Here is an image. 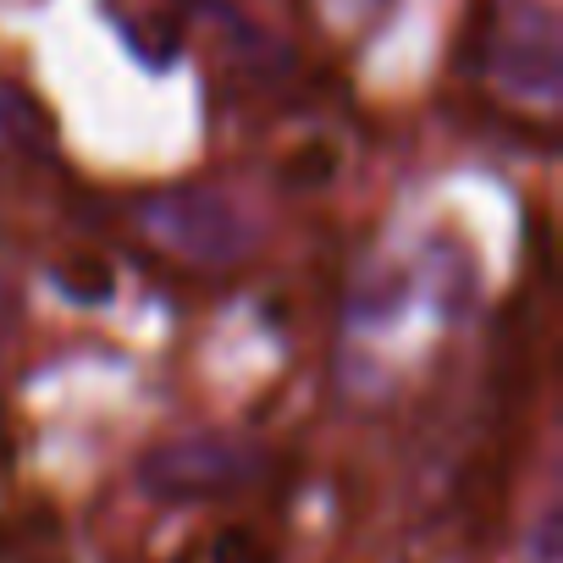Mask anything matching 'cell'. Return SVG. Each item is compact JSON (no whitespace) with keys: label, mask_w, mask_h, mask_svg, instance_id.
Here are the masks:
<instances>
[{"label":"cell","mask_w":563,"mask_h":563,"mask_svg":"<svg viewBox=\"0 0 563 563\" xmlns=\"http://www.w3.org/2000/svg\"><path fill=\"white\" fill-rule=\"evenodd\" d=\"M210 563H271V547L254 530H227V536H216Z\"/></svg>","instance_id":"8992f818"},{"label":"cell","mask_w":563,"mask_h":563,"mask_svg":"<svg viewBox=\"0 0 563 563\" xmlns=\"http://www.w3.org/2000/svg\"><path fill=\"white\" fill-rule=\"evenodd\" d=\"M7 305H12V299H7V282H0V327H7Z\"/></svg>","instance_id":"9c48e42d"},{"label":"cell","mask_w":563,"mask_h":563,"mask_svg":"<svg viewBox=\"0 0 563 563\" xmlns=\"http://www.w3.org/2000/svg\"><path fill=\"white\" fill-rule=\"evenodd\" d=\"M332 172H338V155H332L327 144H316V150H305V155H294V161H288V183H305V188L327 183Z\"/></svg>","instance_id":"52a82bcc"},{"label":"cell","mask_w":563,"mask_h":563,"mask_svg":"<svg viewBox=\"0 0 563 563\" xmlns=\"http://www.w3.org/2000/svg\"><path fill=\"white\" fill-rule=\"evenodd\" d=\"M56 282H62L73 299H84V305L111 299V271H106L100 260H67V265L56 271Z\"/></svg>","instance_id":"5b68a950"},{"label":"cell","mask_w":563,"mask_h":563,"mask_svg":"<svg viewBox=\"0 0 563 563\" xmlns=\"http://www.w3.org/2000/svg\"><path fill=\"white\" fill-rule=\"evenodd\" d=\"M0 150H12V155H45L51 150V117H45V106L29 100L12 84H0Z\"/></svg>","instance_id":"277c9868"},{"label":"cell","mask_w":563,"mask_h":563,"mask_svg":"<svg viewBox=\"0 0 563 563\" xmlns=\"http://www.w3.org/2000/svg\"><path fill=\"white\" fill-rule=\"evenodd\" d=\"M382 7V0H327V12L338 18V23H360V18H371Z\"/></svg>","instance_id":"ba28073f"},{"label":"cell","mask_w":563,"mask_h":563,"mask_svg":"<svg viewBox=\"0 0 563 563\" xmlns=\"http://www.w3.org/2000/svg\"><path fill=\"white\" fill-rule=\"evenodd\" d=\"M265 470L260 448L232 442V437H188V442H166L139 464V486L155 503H205V497H227L243 492L254 475Z\"/></svg>","instance_id":"3957f363"},{"label":"cell","mask_w":563,"mask_h":563,"mask_svg":"<svg viewBox=\"0 0 563 563\" xmlns=\"http://www.w3.org/2000/svg\"><path fill=\"white\" fill-rule=\"evenodd\" d=\"M139 232L177 260L232 265L254 249V221L216 188H166L139 205Z\"/></svg>","instance_id":"6da1fadb"},{"label":"cell","mask_w":563,"mask_h":563,"mask_svg":"<svg viewBox=\"0 0 563 563\" xmlns=\"http://www.w3.org/2000/svg\"><path fill=\"white\" fill-rule=\"evenodd\" d=\"M486 67L503 95L558 106L563 95V29L547 0H497L486 29Z\"/></svg>","instance_id":"7a4b0ae2"}]
</instances>
